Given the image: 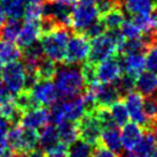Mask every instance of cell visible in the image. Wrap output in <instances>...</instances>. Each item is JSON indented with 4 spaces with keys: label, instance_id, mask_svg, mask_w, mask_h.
Instances as JSON below:
<instances>
[{
    "label": "cell",
    "instance_id": "1",
    "mask_svg": "<svg viewBox=\"0 0 157 157\" xmlns=\"http://www.w3.org/2000/svg\"><path fill=\"white\" fill-rule=\"evenodd\" d=\"M54 84L61 99L79 96L86 86V80L82 71V67L66 63L59 67L54 76Z\"/></svg>",
    "mask_w": 157,
    "mask_h": 157
},
{
    "label": "cell",
    "instance_id": "2",
    "mask_svg": "<svg viewBox=\"0 0 157 157\" xmlns=\"http://www.w3.org/2000/svg\"><path fill=\"white\" fill-rule=\"evenodd\" d=\"M87 108L83 100V96L63 99L61 102L57 101L49 110V123L59 125L64 121L78 123L87 113Z\"/></svg>",
    "mask_w": 157,
    "mask_h": 157
},
{
    "label": "cell",
    "instance_id": "3",
    "mask_svg": "<svg viewBox=\"0 0 157 157\" xmlns=\"http://www.w3.org/2000/svg\"><path fill=\"white\" fill-rule=\"evenodd\" d=\"M72 31L68 26H60L43 35L41 45L45 56L55 63H63L66 59L67 46Z\"/></svg>",
    "mask_w": 157,
    "mask_h": 157
},
{
    "label": "cell",
    "instance_id": "4",
    "mask_svg": "<svg viewBox=\"0 0 157 157\" xmlns=\"http://www.w3.org/2000/svg\"><path fill=\"white\" fill-rule=\"evenodd\" d=\"M7 139L10 149L16 153L25 154L37 148L39 144V133L22 125L13 124L7 132Z\"/></svg>",
    "mask_w": 157,
    "mask_h": 157
},
{
    "label": "cell",
    "instance_id": "5",
    "mask_svg": "<svg viewBox=\"0 0 157 157\" xmlns=\"http://www.w3.org/2000/svg\"><path fill=\"white\" fill-rule=\"evenodd\" d=\"M100 14L95 5H87L78 2L71 9L70 28L72 33H84L87 28L99 18Z\"/></svg>",
    "mask_w": 157,
    "mask_h": 157
},
{
    "label": "cell",
    "instance_id": "6",
    "mask_svg": "<svg viewBox=\"0 0 157 157\" xmlns=\"http://www.w3.org/2000/svg\"><path fill=\"white\" fill-rule=\"evenodd\" d=\"M91 47L88 54V62L93 64H99L101 62L108 60L117 53L118 46L113 37L105 31V33L91 39Z\"/></svg>",
    "mask_w": 157,
    "mask_h": 157
},
{
    "label": "cell",
    "instance_id": "7",
    "mask_svg": "<svg viewBox=\"0 0 157 157\" xmlns=\"http://www.w3.org/2000/svg\"><path fill=\"white\" fill-rule=\"evenodd\" d=\"M2 83L13 96L25 91L26 72L22 62L7 63L2 70Z\"/></svg>",
    "mask_w": 157,
    "mask_h": 157
},
{
    "label": "cell",
    "instance_id": "8",
    "mask_svg": "<svg viewBox=\"0 0 157 157\" xmlns=\"http://www.w3.org/2000/svg\"><path fill=\"white\" fill-rule=\"evenodd\" d=\"M90 40L83 33H72L70 36L64 62L66 64L82 66L88 59L90 54Z\"/></svg>",
    "mask_w": 157,
    "mask_h": 157
},
{
    "label": "cell",
    "instance_id": "9",
    "mask_svg": "<svg viewBox=\"0 0 157 157\" xmlns=\"http://www.w3.org/2000/svg\"><path fill=\"white\" fill-rule=\"evenodd\" d=\"M29 93L33 105L40 107H52L61 99L55 84L51 79H39L29 90Z\"/></svg>",
    "mask_w": 157,
    "mask_h": 157
},
{
    "label": "cell",
    "instance_id": "10",
    "mask_svg": "<svg viewBox=\"0 0 157 157\" xmlns=\"http://www.w3.org/2000/svg\"><path fill=\"white\" fill-rule=\"evenodd\" d=\"M86 90L91 92L92 95L94 96L98 108L99 107L109 108L113 103L119 100L121 96L115 84H102L99 82H94L88 84V87Z\"/></svg>",
    "mask_w": 157,
    "mask_h": 157
},
{
    "label": "cell",
    "instance_id": "11",
    "mask_svg": "<svg viewBox=\"0 0 157 157\" xmlns=\"http://www.w3.org/2000/svg\"><path fill=\"white\" fill-rule=\"evenodd\" d=\"M96 82L102 84H116L123 76V67L121 60L110 57L95 67Z\"/></svg>",
    "mask_w": 157,
    "mask_h": 157
},
{
    "label": "cell",
    "instance_id": "12",
    "mask_svg": "<svg viewBox=\"0 0 157 157\" xmlns=\"http://www.w3.org/2000/svg\"><path fill=\"white\" fill-rule=\"evenodd\" d=\"M144 96L141 95L138 91H132L124 96V103L127 108L130 119L133 123H136L141 126L148 127L150 126L151 122L149 121V118L144 113Z\"/></svg>",
    "mask_w": 157,
    "mask_h": 157
},
{
    "label": "cell",
    "instance_id": "13",
    "mask_svg": "<svg viewBox=\"0 0 157 157\" xmlns=\"http://www.w3.org/2000/svg\"><path fill=\"white\" fill-rule=\"evenodd\" d=\"M79 135L82 140L94 146L100 141L102 126L93 111L87 113L79 121Z\"/></svg>",
    "mask_w": 157,
    "mask_h": 157
},
{
    "label": "cell",
    "instance_id": "14",
    "mask_svg": "<svg viewBox=\"0 0 157 157\" xmlns=\"http://www.w3.org/2000/svg\"><path fill=\"white\" fill-rule=\"evenodd\" d=\"M20 123L22 126L29 130L40 131L43 127L49 124V110L40 105L31 107L22 113Z\"/></svg>",
    "mask_w": 157,
    "mask_h": 157
},
{
    "label": "cell",
    "instance_id": "15",
    "mask_svg": "<svg viewBox=\"0 0 157 157\" xmlns=\"http://www.w3.org/2000/svg\"><path fill=\"white\" fill-rule=\"evenodd\" d=\"M144 134V128L139 124L133 122H128L127 124H125L121 130L123 149H125L126 151H133L140 142V140L142 139Z\"/></svg>",
    "mask_w": 157,
    "mask_h": 157
},
{
    "label": "cell",
    "instance_id": "16",
    "mask_svg": "<svg viewBox=\"0 0 157 157\" xmlns=\"http://www.w3.org/2000/svg\"><path fill=\"white\" fill-rule=\"evenodd\" d=\"M123 67V71L128 76L136 78L146 68V56L144 53L125 54L119 57Z\"/></svg>",
    "mask_w": 157,
    "mask_h": 157
},
{
    "label": "cell",
    "instance_id": "17",
    "mask_svg": "<svg viewBox=\"0 0 157 157\" xmlns=\"http://www.w3.org/2000/svg\"><path fill=\"white\" fill-rule=\"evenodd\" d=\"M135 90L142 96H155L157 93V74L144 71L135 78Z\"/></svg>",
    "mask_w": 157,
    "mask_h": 157
},
{
    "label": "cell",
    "instance_id": "18",
    "mask_svg": "<svg viewBox=\"0 0 157 157\" xmlns=\"http://www.w3.org/2000/svg\"><path fill=\"white\" fill-rule=\"evenodd\" d=\"M100 142L103 147L108 148L111 151L121 153L123 149L122 136H121V130L116 125L108 127H103L101 132Z\"/></svg>",
    "mask_w": 157,
    "mask_h": 157
},
{
    "label": "cell",
    "instance_id": "19",
    "mask_svg": "<svg viewBox=\"0 0 157 157\" xmlns=\"http://www.w3.org/2000/svg\"><path fill=\"white\" fill-rule=\"evenodd\" d=\"M40 35H41L40 22H25L23 24L21 32L16 39L18 47L23 49L30 46L35 41L39 40Z\"/></svg>",
    "mask_w": 157,
    "mask_h": 157
},
{
    "label": "cell",
    "instance_id": "20",
    "mask_svg": "<svg viewBox=\"0 0 157 157\" xmlns=\"http://www.w3.org/2000/svg\"><path fill=\"white\" fill-rule=\"evenodd\" d=\"M123 6L127 14L134 16L151 14L156 6V2L154 0H124Z\"/></svg>",
    "mask_w": 157,
    "mask_h": 157
},
{
    "label": "cell",
    "instance_id": "21",
    "mask_svg": "<svg viewBox=\"0 0 157 157\" xmlns=\"http://www.w3.org/2000/svg\"><path fill=\"white\" fill-rule=\"evenodd\" d=\"M60 136L57 132V127L54 124H47L39 132V146L40 148L47 153L49 149H52L55 144L60 142Z\"/></svg>",
    "mask_w": 157,
    "mask_h": 157
},
{
    "label": "cell",
    "instance_id": "22",
    "mask_svg": "<svg viewBox=\"0 0 157 157\" xmlns=\"http://www.w3.org/2000/svg\"><path fill=\"white\" fill-rule=\"evenodd\" d=\"M57 132H59V136L62 142L67 144L68 146H71L75 144L76 141H78L79 135V126L76 122H69V121H64V122L60 123L56 125Z\"/></svg>",
    "mask_w": 157,
    "mask_h": 157
},
{
    "label": "cell",
    "instance_id": "23",
    "mask_svg": "<svg viewBox=\"0 0 157 157\" xmlns=\"http://www.w3.org/2000/svg\"><path fill=\"white\" fill-rule=\"evenodd\" d=\"M22 57V49L15 45L14 41L0 40V61L7 64L18 61Z\"/></svg>",
    "mask_w": 157,
    "mask_h": 157
},
{
    "label": "cell",
    "instance_id": "24",
    "mask_svg": "<svg viewBox=\"0 0 157 157\" xmlns=\"http://www.w3.org/2000/svg\"><path fill=\"white\" fill-rule=\"evenodd\" d=\"M0 4L9 18L21 20L24 16L28 0H0Z\"/></svg>",
    "mask_w": 157,
    "mask_h": 157
},
{
    "label": "cell",
    "instance_id": "25",
    "mask_svg": "<svg viewBox=\"0 0 157 157\" xmlns=\"http://www.w3.org/2000/svg\"><path fill=\"white\" fill-rule=\"evenodd\" d=\"M23 23L21 20L17 18H9L6 21L0 30V39L7 41H15L17 39L18 35L21 32Z\"/></svg>",
    "mask_w": 157,
    "mask_h": 157
},
{
    "label": "cell",
    "instance_id": "26",
    "mask_svg": "<svg viewBox=\"0 0 157 157\" xmlns=\"http://www.w3.org/2000/svg\"><path fill=\"white\" fill-rule=\"evenodd\" d=\"M157 148V142L153 132H144L142 139L133 150L139 157H148Z\"/></svg>",
    "mask_w": 157,
    "mask_h": 157
},
{
    "label": "cell",
    "instance_id": "27",
    "mask_svg": "<svg viewBox=\"0 0 157 157\" xmlns=\"http://www.w3.org/2000/svg\"><path fill=\"white\" fill-rule=\"evenodd\" d=\"M110 113H111V117H113V123L117 125L118 127L124 126L125 124L128 123L130 121V115L127 111V108L125 103L121 100H117L115 103L109 107Z\"/></svg>",
    "mask_w": 157,
    "mask_h": 157
},
{
    "label": "cell",
    "instance_id": "28",
    "mask_svg": "<svg viewBox=\"0 0 157 157\" xmlns=\"http://www.w3.org/2000/svg\"><path fill=\"white\" fill-rule=\"evenodd\" d=\"M102 21L105 22L107 30L109 29H119L122 26L123 22L125 21V15L123 13L122 7H117L110 10L109 13L102 16Z\"/></svg>",
    "mask_w": 157,
    "mask_h": 157
},
{
    "label": "cell",
    "instance_id": "29",
    "mask_svg": "<svg viewBox=\"0 0 157 157\" xmlns=\"http://www.w3.org/2000/svg\"><path fill=\"white\" fill-rule=\"evenodd\" d=\"M45 53L43 49V45L41 41L37 40L30 46L23 48L22 49V57L23 61L28 62H39L43 57H44Z\"/></svg>",
    "mask_w": 157,
    "mask_h": 157
},
{
    "label": "cell",
    "instance_id": "30",
    "mask_svg": "<svg viewBox=\"0 0 157 157\" xmlns=\"http://www.w3.org/2000/svg\"><path fill=\"white\" fill-rule=\"evenodd\" d=\"M93 146L84 140H78L70 146L67 157H92Z\"/></svg>",
    "mask_w": 157,
    "mask_h": 157
},
{
    "label": "cell",
    "instance_id": "31",
    "mask_svg": "<svg viewBox=\"0 0 157 157\" xmlns=\"http://www.w3.org/2000/svg\"><path fill=\"white\" fill-rule=\"evenodd\" d=\"M57 67L55 66V62L49 60L48 57H43L39 62H38V67H37V71H38V76L39 79H52L55 76Z\"/></svg>",
    "mask_w": 157,
    "mask_h": 157
},
{
    "label": "cell",
    "instance_id": "32",
    "mask_svg": "<svg viewBox=\"0 0 157 157\" xmlns=\"http://www.w3.org/2000/svg\"><path fill=\"white\" fill-rule=\"evenodd\" d=\"M43 5L44 4L28 1L24 16H23L25 22H40V20L43 17Z\"/></svg>",
    "mask_w": 157,
    "mask_h": 157
},
{
    "label": "cell",
    "instance_id": "33",
    "mask_svg": "<svg viewBox=\"0 0 157 157\" xmlns=\"http://www.w3.org/2000/svg\"><path fill=\"white\" fill-rule=\"evenodd\" d=\"M115 86L117 87L121 95L125 96L135 88V78L126 74L123 75L122 77L118 79L117 83L115 84Z\"/></svg>",
    "mask_w": 157,
    "mask_h": 157
},
{
    "label": "cell",
    "instance_id": "34",
    "mask_svg": "<svg viewBox=\"0 0 157 157\" xmlns=\"http://www.w3.org/2000/svg\"><path fill=\"white\" fill-rule=\"evenodd\" d=\"M121 31L126 39H136V38H140L142 36V31L135 25V23L132 21V18H130V20L125 18V21L123 22L122 26H121Z\"/></svg>",
    "mask_w": 157,
    "mask_h": 157
},
{
    "label": "cell",
    "instance_id": "35",
    "mask_svg": "<svg viewBox=\"0 0 157 157\" xmlns=\"http://www.w3.org/2000/svg\"><path fill=\"white\" fill-rule=\"evenodd\" d=\"M105 31H107V26H105V22L102 21V18H98L90 28H87V30L85 31L83 35L86 36L88 39H93L98 36L105 33Z\"/></svg>",
    "mask_w": 157,
    "mask_h": 157
},
{
    "label": "cell",
    "instance_id": "36",
    "mask_svg": "<svg viewBox=\"0 0 157 157\" xmlns=\"http://www.w3.org/2000/svg\"><path fill=\"white\" fill-rule=\"evenodd\" d=\"M144 110L146 116L149 118L150 122L156 121L157 118V98L149 96L144 101Z\"/></svg>",
    "mask_w": 157,
    "mask_h": 157
},
{
    "label": "cell",
    "instance_id": "37",
    "mask_svg": "<svg viewBox=\"0 0 157 157\" xmlns=\"http://www.w3.org/2000/svg\"><path fill=\"white\" fill-rule=\"evenodd\" d=\"M146 68L148 71L157 74V45L146 53Z\"/></svg>",
    "mask_w": 157,
    "mask_h": 157
},
{
    "label": "cell",
    "instance_id": "38",
    "mask_svg": "<svg viewBox=\"0 0 157 157\" xmlns=\"http://www.w3.org/2000/svg\"><path fill=\"white\" fill-rule=\"evenodd\" d=\"M68 151H69V146L60 141L52 149H49L46 153V155H47V157H67Z\"/></svg>",
    "mask_w": 157,
    "mask_h": 157
},
{
    "label": "cell",
    "instance_id": "39",
    "mask_svg": "<svg viewBox=\"0 0 157 157\" xmlns=\"http://www.w3.org/2000/svg\"><path fill=\"white\" fill-rule=\"evenodd\" d=\"M92 157H118V155L117 153L111 151V150H109V149L103 147V146H100V147H96L93 150Z\"/></svg>",
    "mask_w": 157,
    "mask_h": 157
},
{
    "label": "cell",
    "instance_id": "40",
    "mask_svg": "<svg viewBox=\"0 0 157 157\" xmlns=\"http://www.w3.org/2000/svg\"><path fill=\"white\" fill-rule=\"evenodd\" d=\"M8 147L9 144L8 139H7V133H0V155H2Z\"/></svg>",
    "mask_w": 157,
    "mask_h": 157
},
{
    "label": "cell",
    "instance_id": "41",
    "mask_svg": "<svg viewBox=\"0 0 157 157\" xmlns=\"http://www.w3.org/2000/svg\"><path fill=\"white\" fill-rule=\"evenodd\" d=\"M10 126V122L0 113V133H7Z\"/></svg>",
    "mask_w": 157,
    "mask_h": 157
},
{
    "label": "cell",
    "instance_id": "42",
    "mask_svg": "<svg viewBox=\"0 0 157 157\" xmlns=\"http://www.w3.org/2000/svg\"><path fill=\"white\" fill-rule=\"evenodd\" d=\"M28 157H47L46 153H45L43 149H33V150H31Z\"/></svg>",
    "mask_w": 157,
    "mask_h": 157
},
{
    "label": "cell",
    "instance_id": "43",
    "mask_svg": "<svg viewBox=\"0 0 157 157\" xmlns=\"http://www.w3.org/2000/svg\"><path fill=\"white\" fill-rule=\"evenodd\" d=\"M5 22H6V13H5L4 7L0 4V30H1L2 25L5 24Z\"/></svg>",
    "mask_w": 157,
    "mask_h": 157
},
{
    "label": "cell",
    "instance_id": "44",
    "mask_svg": "<svg viewBox=\"0 0 157 157\" xmlns=\"http://www.w3.org/2000/svg\"><path fill=\"white\" fill-rule=\"evenodd\" d=\"M0 157H18L16 151H14L13 149H7L2 155H0Z\"/></svg>",
    "mask_w": 157,
    "mask_h": 157
},
{
    "label": "cell",
    "instance_id": "45",
    "mask_svg": "<svg viewBox=\"0 0 157 157\" xmlns=\"http://www.w3.org/2000/svg\"><path fill=\"white\" fill-rule=\"evenodd\" d=\"M59 2H61V4H64V5H68V6H74L76 2H77V0H56Z\"/></svg>",
    "mask_w": 157,
    "mask_h": 157
},
{
    "label": "cell",
    "instance_id": "46",
    "mask_svg": "<svg viewBox=\"0 0 157 157\" xmlns=\"http://www.w3.org/2000/svg\"><path fill=\"white\" fill-rule=\"evenodd\" d=\"M99 0H78V2H82V4H87V5H95L98 4Z\"/></svg>",
    "mask_w": 157,
    "mask_h": 157
},
{
    "label": "cell",
    "instance_id": "47",
    "mask_svg": "<svg viewBox=\"0 0 157 157\" xmlns=\"http://www.w3.org/2000/svg\"><path fill=\"white\" fill-rule=\"evenodd\" d=\"M121 157H139L134 151H126V153H124Z\"/></svg>",
    "mask_w": 157,
    "mask_h": 157
},
{
    "label": "cell",
    "instance_id": "48",
    "mask_svg": "<svg viewBox=\"0 0 157 157\" xmlns=\"http://www.w3.org/2000/svg\"><path fill=\"white\" fill-rule=\"evenodd\" d=\"M154 135H155V139H156V142H157V124L154 126Z\"/></svg>",
    "mask_w": 157,
    "mask_h": 157
},
{
    "label": "cell",
    "instance_id": "49",
    "mask_svg": "<svg viewBox=\"0 0 157 157\" xmlns=\"http://www.w3.org/2000/svg\"><path fill=\"white\" fill-rule=\"evenodd\" d=\"M148 157H157V148L155 149V150H154L153 153L150 154V155H149Z\"/></svg>",
    "mask_w": 157,
    "mask_h": 157
},
{
    "label": "cell",
    "instance_id": "50",
    "mask_svg": "<svg viewBox=\"0 0 157 157\" xmlns=\"http://www.w3.org/2000/svg\"><path fill=\"white\" fill-rule=\"evenodd\" d=\"M2 70H4V67H2V62L0 61V77L2 76Z\"/></svg>",
    "mask_w": 157,
    "mask_h": 157
},
{
    "label": "cell",
    "instance_id": "51",
    "mask_svg": "<svg viewBox=\"0 0 157 157\" xmlns=\"http://www.w3.org/2000/svg\"><path fill=\"white\" fill-rule=\"evenodd\" d=\"M154 14H155V15H156V17H157V4H156V6H155V8H154Z\"/></svg>",
    "mask_w": 157,
    "mask_h": 157
},
{
    "label": "cell",
    "instance_id": "52",
    "mask_svg": "<svg viewBox=\"0 0 157 157\" xmlns=\"http://www.w3.org/2000/svg\"><path fill=\"white\" fill-rule=\"evenodd\" d=\"M21 157H28V155H26V156L25 155H23V156H21Z\"/></svg>",
    "mask_w": 157,
    "mask_h": 157
},
{
    "label": "cell",
    "instance_id": "53",
    "mask_svg": "<svg viewBox=\"0 0 157 157\" xmlns=\"http://www.w3.org/2000/svg\"><path fill=\"white\" fill-rule=\"evenodd\" d=\"M154 1H155V2H156V1H157V0H154Z\"/></svg>",
    "mask_w": 157,
    "mask_h": 157
},
{
    "label": "cell",
    "instance_id": "54",
    "mask_svg": "<svg viewBox=\"0 0 157 157\" xmlns=\"http://www.w3.org/2000/svg\"><path fill=\"white\" fill-rule=\"evenodd\" d=\"M123 1H124V0H123Z\"/></svg>",
    "mask_w": 157,
    "mask_h": 157
}]
</instances>
